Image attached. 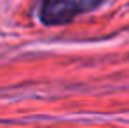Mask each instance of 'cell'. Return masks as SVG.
I'll return each instance as SVG.
<instances>
[{"mask_svg": "<svg viewBox=\"0 0 129 128\" xmlns=\"http://www.w3.org/2000/svg\"><path fill=\"white\" fill-rule=\"evenodd\" d=\"M105 0H44L40 20L45 25H64L98 9Z\"/></svg>", "mask_w": 129, "mask_h": 128, "instance_id": "obj_1", "label": "cell"}]
</instances>
